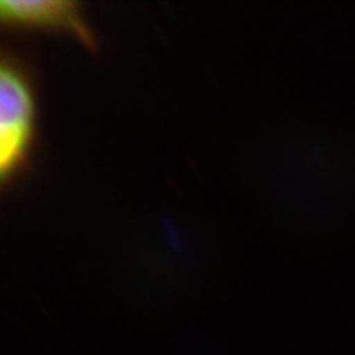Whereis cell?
<instances>
[{"mask_svg":"<svg viewBox=\"0 0 355 355\" xmlns=\"http://www.w3.org/2000/svg\"><path fill=\"white\" fill-rule=\"evenodd\" d=\"M0 35L73 40L89 53L101 51L86 6L69 0H0Z\"/></svg>","mask_w":355,"mask_h":355,"instance_id":"2","label":"cell"},{"mask_svg":"<svg viewBox=\"0 0 355 355\" xmlns=\"http://www.w3.org/2000/svg\"><path fill=\"white\" fill-rule=\"evenodd\" d=\"M43 122V79L37 58L0 43V199L37 173Z\"/></svg>","mask_w":355,"mask_h":355,"instance_id":"1","label":"cell"}]
</instances>
